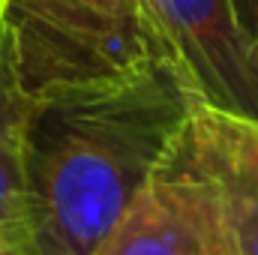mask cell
I'll use <instances>...</instances> for the list:
<instances>
[{
  "label": "cell",
  "instance_id": "3",
  "mask_svg": "<svg viewBox=\"0 0 258 255\" xmlns=\"http://www.w3.org/2000/svg\"><path fill=\"white\" fill-rule=\"evenodd\" d=\"M165 168L207 255H258V120L192 102Z\"/></svg>",
  "mask_w": 258,
  "mask_h": 255
},
{
  "label": "cell",
  "instance_id": "7",
  "mask_svg": "<svg viewBox=\"0 0 258 255\" xmlns=\"http://www.w3.org/2000/svg\"><path fill=\"white\" fill-rule=\"evenodd\" d=\"M231 3V15L237 21L240 39L252 57V63L258 66V0H228Z\"/></svg>",
  "mask_w": 258,
  "mask_h": 255
},
{
  "label": "cell",
  "instance_id": "4",
  "mask_svg": "<svg viewBox=\"0 0 258 255\" xmlns=\"http://www.w3.org/2000/svg\"><path fill=\"white\" fill-rule=\"evenodd\" d=\"M165 57L195 102L258 120V66L228 0H147Z\"/></svg>",
  "mask_w": 258,
  "mask_h": 255
},
{
  "label": "cell",
  "instance_id": "2",
  "mask_svg": "<svg viewBox=\"0 0 258 255\" xmlns=\"http://www.w3.org/2000/svg\"><path fill=\"white\" fill-rule=\"evenodd\" d=\"M0 27L27 99L168 60L147 0H0Z\"/></svg>",
  "mask_w": 258,
  "mask_h": 255
},
{
  "label": "cell",
  "instance_id": "1",
  "mask_svg": "<svg viewBox=\"0 0 258 255\" xmlns=\"http://www.w3.org/2000/svg\"><path fill=\"white\" fill-rule=\"evenodd\" d=\"M192 93L168 60L30 99L24 162L39 255H96L165 165Z\"/></svg>",
  "mask_w": 258,
  "mask_h": 255
},
{
  "label": "cell",
  "instance_id": "8",
  "mask_svg": "<svg viewBox=\"0 0 258 255\" xmlns=\"http://www.w3.org/2000/svg\"><path fill=\"white\" fill-rule=\"evenodd\" d=\"M0 66H12L9 51H6V39H3V27H0ZM12 72H15V69H12Z\"/></svg>",
  "mask_w": 258,
  "mask_h": 255
},
{
  "label": "cell",
  "instance_id": "9",
  "mask_svg": "<svg viewBox=\"0 0 258 255\" xmlns=\"http://www.w3.org/2000/svg\"><path fill=\"white\" fill-rule=\"evenodd\" d=\"M0 255H18V252H12V249H6V246H0Z\"/></svg>",
  "mask_w": 258,
  "mask_h": 255
},
{
  "label": "cell",
  "instance_id": "6",
  "mask_svg": "<svg viewBox=\"0 0 258 255\" xmlns=\"http://www.w3.org/2000/svg\"><path fill=\"white\" fill-rule=\"evenodd\" d=\"M30 99L21 93L9 66H0V246L18 255H39L36 207L24 162V114Z\"/></svg>",
  "mask_w": 258,
  "mask_h": 255
},
{
  "label": "cell",
  "instance_id": "5",
  "mask_svg": "<svg viewBox=\"0 0 258 255\" xmlns=\"http://www.w3.org/2000/svg\"><path fill=\"white\" fill-rule=\"evenodd\" d=\"M96 255H207L189 204L162 165Z\"/></svg>",
  "mask_w": 258,
  "mask_h": 255
}]
</instances>
